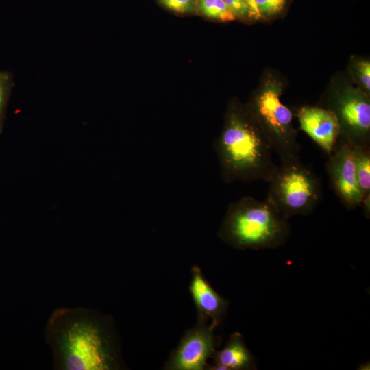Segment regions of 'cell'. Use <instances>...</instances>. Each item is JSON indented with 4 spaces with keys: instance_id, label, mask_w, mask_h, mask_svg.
I'll return each instance as SVG.
<instances>
[{
    "instance_id": "obj_7",
    "label": "cell",
    "mask_w": 370,
    "mask_h": 370,
    "mask_svg": "<svg viewBox=\"0 0 370 370\" xmlns=\"http://www.w3.org/2000/svg\"><path fill=\"white\" fill-rule=\"evenodd\" d=\"M330 186L344 205L349 210L360 206L362 195L356 175L352 145L339 138L326 163Z\"/></svg>"
},
{
    "instance_id": "obj_16",
    "label": "cell",
    "mask_w": 370,
    "mask_h": 370,
    "mask_svg": "<svg viewBox=\"0 0 370 370\" xmlns=\"http://www.w3.org/2000/svg\"><path fill=\"white\" fill-rule=\"evenodd\" d=\"M236 18H250L249 10L245 0H223Z\"/></svg>"
},
{
    "instance_id": "obj_10",
    "label": "cell",
    "mask_w": 370,
    "mask_h": 370,
    "mask_svg": "<svg viewBox=\"0 0 370 370\" xmlns=\"http://www.w3.org/2000/svg\"><path fill=\"white\" fill-rule=\"evenodd\" d=\"M189 291L195 305L197 321L208 323L215 328L227 312L228 301L220 295L206 279L198 266L191 269Z\"/></svg>"
},
{
    "instance_id": "obj_2",
    "label": "cell",
    "mask_w": 370,
    "mask_h": 370,
    "mask_svg": "<svg viewBox=\"0 0 370 370\" xmlns=\"http://www.w3.org/2000/svg\"><path fill=\"white\" fill-rule=\"evenodd\" d=\"M226 183L268 182L277 165L272 145L255 116L233 110L214 145Z\"/></svg>"
},
{
    "instance_id": "obj_4",
    "label": "cell",
    "mask_w": 370,
    "mask_h": 370,
    "mask_svg": "<svg viewBox=\"0 0 370 370\" xmlns=\"http://www.w3.org/2000/svg\"><path fill=\"white\" fill-rule=\"evenodd\" d=\"M280 160L268 182L267 198L288 219L310 214L322 197L319 177L299 156Z\"/></svg>"
},
{
    "instance_id": "obj_13",
    "label": "cell",
    "mask_w": 370,
    "mask_h": 370,
    "mask_svg": "<svg viewBox=\"0 0 370 370\" xmlns=\"http://www.w3.org/2000/svg\"><path fill=\"white\" fill-rule=\"evenodd\" d=\"M196 8L204 16L221 21L236 19L223 0H196Z\"/></svg>"
},
{
    "instance_id": "obj_11",
    "label": "cell",
    "mask_w": 370,
    "mask_h": 370,
    "mask_svg": "<svg viewBox=\"0 0 370 370\" xmlns=\"http://www.w3.org/2000/svg\"><path fill=\"white\" fill-rule=\"evenodd\" d=\"M214 363L207 365L211 370H249L256 369L254 358L246 346L242 334L233 333L225 346L213 354Z\"/></svg>"
},
{
    "instance_id": "obj_3",
    "label": "cell",
    "mask_w": 370,
    "mask_h": 370,
    "mask_svg": "<svg viewBox=\"0 0 370 370\" xmlns=\"http://www.w3.org/2000/svg\"><path fill=\"white\" fill-rule=\"evenodd\" d=\"M291 234L288 219L267 199L245 197L227 207L218 230L219 237L238 249H275Z\"/></svg>"
},
{
    "instance_id": "obj_5",
    "label": "cell",
    "mask_w": 370,
    "mask_h": 370,
    "mask_svg": "<svg viewBox=\"0 0 370 370\" xmlns=\"http://www.w3.org/2000/svg\"><path fill=\"white\" fill-rule=\"evenodd\" d=\"M282 88L268 82L254 99V116L269 139L273 151L284 159L299 156L301 145L293 129L291 111L280 101Z\"/></svg>"
},
{
    "instance_id": "obj_1",
    "label": "cell",
    "mask_w": 370,
    "mask_h": 370,
    "mask_svg": "<svg viewBox=\"0 0 370 370\" xmlns=\"http://www.w3.org/2000/svg\"><path fill=\"white\" fill-rule=\"evenodd\" d=\"M45 339L58 370H115L122 367L113 319L88 308H59L45 328Z\"/></svg>"
},
{
    "instance_id": "obj_18",
    "label": "cell",
    "mask_w": 370,
    "mask_h": 370,
    "mask_svg": "<svg viewBox=\"0 0 370 370\" xmlns=\"http://www.w3.org/2000/svg\"><path fill=\"white\" fill-rule=\"evenodd\" d=\"M245 1L249 7L250 18H253L255 19H259L260 18H261L262 16L258 9L256 0H245Z\"/></svg>"
},
{
    "instance_id": "obj_6",
    "label": "cell",
    "mask_w": 370,
    "mask_h": 370,
    "mask_svg": "<svg viewBox=\"0 0 370 370\" xmlns=\"http://www.w3.org/2000/svg\"><path fill=\"white\" fill-rule=\"evenodd\" d=\"M210 324L197 322L186 332L173 350L165 369L168 370H204L208 358L212 357L219 341Z\"/></svg>"
},
{
    "instance_id": "obj_17",
    "label": "cell",
    "mask_w": 370,
    "mask_h": 370,
    "mask_svg": "<svg viewBox=\"0 0 370 370\" xmlns=\"http://www.w3.org/2000/svg\"><path fill=\"white\" fill-rule=\"evenodd\" d=\"M359 77L366 90L370 89V63L362 61L358 65Z\"/></svg>"
},
{
    "instance_id": "obj_19",
    "label": "cell",
    "mask_w": 370,
    "mask_h": 370,
    "mask_svg": "<svg viewBox=\"0 0 370 370\" xmlns=\"http://www.w3.org/2000/svg\"><path fill=\"white\" fill-rule=\"evenodd\" d=\"M4 92H5L4 84L2 80L0 79V114H1V108L3 106V102Z\"/></svg>"
},
{
    "instance_id": "obj_12",
    "label": "cell",
    "mask_w": 370,
    "mask_h": 370,
    "mask_svg": "<svg viewBox=\"0 0 370 370\" xmlns=\"http://www.w3.org/2000/svg\"><path fill=\"white\" fill-rule=\"evenodd\" d=\"M356 175L362 199L360 206L367 218L370 215V146L352 145Z\"/></svg>"
},
{
    "instance_id": "obj_8",
    "label": "cell",
    "mask_w": 370,
    "mask_h": 370,
    "mask_svg": "<svg viewBox=\"0 0 370 370\" xmlns=\"http://www.w3.org/2000/svg\"><path fill=\"white\" fill-rule=\"evenodd\" d=\"M334 112L340 124L341 139L352 145H369L370 103L363 93L349 92L336 100Z\"/></svg>"
},
{
    "instance_id": "obj_15",
    "label": "cell",
    "mask_w": 370,
    "mask_h": 370,
    "mask_svg": "<svg viewBox=\"0 0 370 370\" xmlns=\"http://www.w3.org/2000/svg\"><path fill=\"white\" fill-rule=\"evenodd\" d=\"M287 0H256L262 16H271L280 12Z\"/></svg>"
},
{
    "instance_id": "obj_20",
    "label": "cell",
    "mask_w": 370,
    "mask_h": 370,
    "mask_svg": "<svg viewBox=\"0 0 370 370\" xmlns=\"http://www.w3.org/2000/svg\"><path fill=\"white\" fill-rule=\"evenodd\" d=\"M370 365H369V362H364V363H362L360 365V366L358 367V369H360V370H369L370 368Z\"/></svg>"
},
{
    "instance_id": "obj_9",
    "label": "cell",
    "mask_w": 370,
    "mask_h": 370,
    "mask_svg": "<svg viewBox=\"0 0 370 370\" xmlns=\"http://www.w3.org/2000/svg\"><path fill=\"white\" fill-rule=\"evenodd\" d=\"M297 117L301 129L329 156L341 134L336 114L330 109L304 106L299 110Z\"/></svg>"
},
{
    "instance_id": "obj_14",
    "label": "cell",
    "mask_w": 370,
    "mask_h": 370,
    "mask_svg": "<svg viewBox=\"0 0 370 370\" xmlns=\"http://www.w3.org/2000/svg\"><path fill=\"white\" fill-rule=\"evenodd\" d=\"M169 10L180 14L192 13L196 9V0H158Z\"/></svg>"
}]
</instances>
